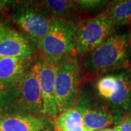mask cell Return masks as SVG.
Returning a JSON list of instances; mask_svg holds the SVG:
<instances>
[{
  "label": "cell",
  "instance_id": "6da1fadb",
  "mask_svg": "<svg viewBox=\"0 0 131 131\" xmlns=\"http://www.w3.org/2000/svg\"><path fill=\"white\" fill-rule=\"evenodd\" d=\"M98 95L122 115H131V70L119 69L103 75L95 82Z\"/></svg>",
  "mask_w": 131,
  "mask_h": 131
},
{
  "label": "cell",
  "instance_id": "7a4b0ae2",
  "mask_svg": "<svg viewBox=\"0 0 131 131\" xmlns=\"http://www.w3.org/2000/svg\"><path fill=\"white\" fill-rule=\"evenodd\" d=\"M89 53L84 66L90 74H104L119 70L128 64L127 34H113Z\"/></svg>",
  "mask_w": 131,
  "mask_h": 131
},
{
  "label": "cell",
  "instance_id": "3957f363",
  "mask_svg": "<svg viewBox=\"0 0 131 131\" xmlns=\"http://www.w3.org/2000/svg\"><path fill=\"white\" fill-rule=\"evenodd\" d=\"M77 27L71 20L55 19L47 34L38 43L42 58L58 63L74 56Z\"/></svg>",
  "mask_w": 131,
  "mask_h": 131
},
{
  "label": "cell",
  "instance_id": "277c9868",
  "mask_svg": "<svg viewBox=\"0 0 131 131\" xmlns=\"http://www.w3.org/2000/svg\"><path fill=\"white\" fill-rule=\"evenodd\" d=\"M81 71L74 56L58 63L56 101L58 114L74 108L80 95Z\"/></svg>",
  "mask_w": 131,
  "mask_h": 131
},
{
  "label": "cell",
  "instance_id": "5b68a950",
  "mask_svg": "<svg viewBox=\"0 0 131 131\" xmlns=\"http://www.w3.org/2000/svg\"><path fill=\"white\" fill-rule=\"evenodd\" d=\"M114 27L106 13L81 21L75 33L74 55L94 50L112 35Z\"/></svg>",
  "mask_w": 131,
  "mask_h": 131
},
{
  "label": "cell",
  "instance_id": "8992f818",
  "mask_svg": "<svg viewBox=\"0 0 131 131\" xmlns=\"http://www.w3.org/2000/svg\"><path fill=\"white\" fill-rule=\"evenodd\" d=\"M82 116L86 131H96L119 124L124 117L113 111L106 103L95 102L80 93L74 106Z\"/></svg>",
  "mask_w": 131,
  "mask_h": 131
},
{
  "label": "cell",
  "instance_id": "52a82bcc",
  "mask_svg": "<svg viewBox=\"0 0 131 131\" xmlns=\"http://www.w3.org/2000/svg\"><path fill=\"white\" fill-rule=\"evenodd\" d=\"M39 72L40 60L26 70L16 85L24 108L29 114L37 118L43 117Z\"/></svg>",
  "mask_w": 131,
  "mask_h": 131
},
{
  "label": "cell",
  "instance_id": "ba28073f",
  "mask_svg": "<svg viewBox=\"0 0 131 131\" xmlns=\"http://www.w3.org/2000/svg\"><path fill=\"white\" fill-rule=\"evenodd\" d=\"M14 20L28 37L39 43L47 34L55 19L41 6H31L19 9L15 15Z\"/></svg>",
  "mask_w": 131,
  "mask_h": 131
},
{
  "label": "cell",
  "instance_id": "9c48e42d",
  "mask_svg": "<svg viewBox=\"0 0 131 131\" xmlns=\"http://www.w3.org/2000/svg\"><path fill=\"white\" fill-rule=\"evenodd\" d=\"M58 63L42 58L39 80L43 115L54 119L58 114L56 101V80Z\"/></svg>",
  "mask_w": 131,
  "mask_h": 131
},
{
  "label": "cell",
  "instance_id": "30bf717a",
  "mask_svg": "<svg viewBox=\"0 0 131 131\" xmlns=\"http://www.w3.org/2000/svg\"><path fill=\"white\" fill-rule=\"evenodd\" d=\"M34 47L23 34L8 28L0 39L1 58H30L34 53Z\"/></svg>",
  "mask_w": 131,
  "mask_h": 131
},
{
  "label": "cell",
  "instance_id": "8fae6325",
  "mask_svg": "<svg viewBox=\"0 0 131 131\" xmlns=\"http://www.w3.org/2000/svg\"><path fill=\"white\" fill-rule=\"evenodd\" d=\"M44 118H37L24 111L0 118V131H40L45 127Z\"/></svg>",
  "mask_w": 131,
  "mask_h": 131
},
{
  "label": "cell",
  "instance_id": "7c38bea8",
  "mask_svg": "<svg viewBox=\"0 0 131 131\" xmlns=\"http://www.w3.org/2000/svg\"><path fill=\"white\" fill-rule=\"evenodd\" d=\"M29 59L23 58H1L0 82L9 87H15L26 70V66Z\"/></svg>",
  "mask_w": 131,
  "mask_h": 131
},
{
  "label": "cell",
  "instance_id": "4fadbf2b",
  "mask_svg": "<svg viewBox=\"0 0 131 131\" xmlns=\"http://www.w3.org/2000/svg\"><path fill=\"white\" fill-rule=\"evenodd\" d=\"M56 131H86L81 113L75 107L58 114L54 119Z\"/></svg>",
  "mask_w": 131,
  "mask_h": 131
},
{
  "label": "cell",
  "instance_id": "5bb4252c",
  "mask_svg": "<svg viewBox=\"0 0 131 131\" xmlns=\"http://www.w3.org/2000/svg\"><path fill=\"white\" fill-rule=\"evenodd\" d=\"M106 13L114 26H122L130 24L131 0L112 2L109 4Z\"/></svg>",
  "mask_w": 131,
  "mask_h": 131
},
{
  "label": "cell",
  "instance_id": "9a60e30c",
  "mask_svg": "<svg viewBox=\"0 0 131 131\" xmlns=\"http://www.w3.org/2000/svg\"><path fill=\"white\" fill-rule=\"evenodd\" d=\"M20 106L23 105L17 86L0 91V118L21 112Z\"/></svg>",
  "mask_w": 131,
  "mask_h": 131
},
{
  "label": "cell",
  "instance_id": "2e32d148",
  "mask_svg": "<svg viewBox=\"0 0 131 131\" xmlns=\"http://www.w3.org/2000/svg\"><path fill=\"white\" fill-rule=\"evenodd\" d=\"M39 5L46 9L54 19L67 20V17L78 9L75 1L47 0L40 2Z\"/></svg>",
  "mask_w": 131,
  "mask_h": 131
},
{
  "label": "cell",
  "instance_id": "e0dca14e",
  "mask_svg": "<svg viewBox=\"0 0 131 131\" xmlns=\"http://www.w3.org/2000/svg\"><path fill=\"white\" fill-rule=\"evenodd\" d=\"M106 1H101V0H79L75 1V3L77 6L78 9H85V10H92L101 8L105 5L107 4Z\"/></svg>",
  "mask_w": 131,
  "mask_h": 131
},
{
  "label": "cell",
  "instance_id": "ac0fdd59",
  "mask_svg": "<svg viewBox=\"0 0 131 131\" xmlns=\"http://www.w3.org/2000/svg\"><path fill=\"white\" fill-rule=\"evenodd\" d=\"M117 131H131V115L123 118L121 122L114 127Z\"/></svg>",
  "mask_w": 131,
  "mask_h": 131
},
{
  "label": "cell",
  "instance_id": "d6986e66",
  "mask_svg": "<svg viewBox=\"0 0 131 131\" xmlns=\"http://www.w3.org/2000/svg\"><path fill=\"white\" fill-rule=\"evenodd\" d=\"M127 61L131 62V29L127 34Z\"/></svg>",
  "mask_w": 131,
  "mask_h": 131
},
{
  "label": "cell",
  "instance_id": "ffe728a7",
  "mask_svg": "<svg viewBox=\"0 0 131 131\" xmlns=\"http://www.w3.org/2000/svg\"><path fill=\"white\" fill-rule=\"evenodd\" d=\"M7 29H8V27L5 24H3L2 22H0V39L3 37V36L5 35Z\"/></svg>",
  "mask_w": 131,
  "mask_h": 131
},
{
  "label": "cell",
  "instance_id": "44dd1931",
  "mask_svg": "<svg viewBox=\"0 0 131 131\" xmlns=\"http://www.w3.org/2000/svg\"><path fill=\"white\" fill-rule=\"evenodd\" d=\"M14 3L13 1H8V0H0V9L6 8L7 6Z\"/></svg>",
  "mask_w": 131,
  "mask_h": 131
},
{
  "label": "cell",
  "instance_id": "7402d4cb",
  "mask_svg": "<svg viewBox=\"0 0 131 131\" xmlns=\"http://www.w3.org/2000/svg\"><path fill=\"white\" fill-rule=\"evenodd\" d=\"M9 88H12V87H9L8 85H6V84H3L2 82H0V91H3V90H5L8 89Z\"/></svg>",
  "mask_w": 131,
  "mask_h": 131
},
{
  "label": "cell",
  "instance_id": "603a6c76",
  "mask_svg": "<svg viewBox=\"0 0 131 131\" xmlns=\"http://www.w3.org/2000/svg\"><path fill=\"white\" fill-rule=\"evenodd\" d=\"M96 131H117L114 127L113 128H109V127H107V128H104V129H102V130H96Z\"/></svg>",
  "mask_w": 131,
  "mask_h": 131
},
{
  "label": "cell",
  "instance_id": "cb8c5ba5",
  "mask_svg": "<svg viewBox=\"0 0 131 131\" xmlns=\"http://www.w3.org/2000/svg\"><path fill=\"white\" fill-rule=\"evenodd\" d=\"M40 131H52V130H45V129H43V130H42Z\"/></svg>",
  "mask_w": 131,
  "mask_h": 131
}]
</instances>
